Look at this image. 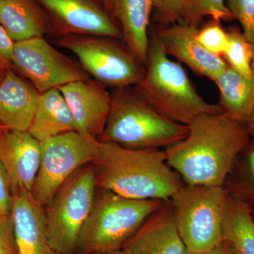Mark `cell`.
I'll use <instances>...</instances> for the list:
<instances>
[{
  "label": "cell",
  "instance_id": "6da1fadb",
  "mask_svg": "<svg viewBox=\"0 0 254 254\" xmlns=\"http://www.w3.org/2000/svg\"><path fill=\"white\" fill-rule=\"evenodd\" d=\"M250 137L247 126L224 113L203 115L185 139L165 148L167 163L187 185L224 187Z\"/></svg>",
  "mask_w": 254,
  "mask_h": 254
},
{
  "label": "cell",
  "instance_id": "7a4b0ae2",
  "mask_svg": "<svg viewBox=\"0 0 254 254\" xmlns=\"http://www.w3.org/2000/svg\"><path fill=\"white\" fill-rule=\"evenodd\" d=\"M97 189L137 200H170L183 185L165 150L128 149L99 141L93 163Z\"/></svg>",
  "mask_w": 254,
  "mask_h": 254
},
{
  "label": "cell",
  "instance_id": "3957f363",
  "mask_svg": "<svg viewBox=\"0 0 254 254\" xmlns=\"http://www.w3.org/2000/svg\"><path fill=\"white\" fill-rule=\"evenodd\" d=\"M145 67L134 88L166 118L189 126L201 115L222 113L218 105L207 103L197 93L186 70L169 58L157 34L150 36Z\"/></svg>",
  "mask_w": 254,
  "mask_h": 254
},
{
  "label": "cell",
  "instance_id": "277c9868",
  "mask_svg": "<svg viewBox=\"0 0 254 254\" xmlns=\"http://www.w3.org/2000/svg\"><path fill=\"white\" fill-rule=\"evenodd\" d=\"M129 88H120L112 95L109 117L98 141L128 149H160L186 138L188 125L164 116Z\"/></svg>",
  "mask_w": 254,
  "mask_h": 254
},
{
  "label": "cell",
  "instance_id": "5b68a950",
  "mask_svg": "<svg viewBox=\"0 0 254 254\" xmlns=\"http://www.w3.org/2000/svg\"><path fill=\"white\" fill-rule=\"evenodd\" d=\"M165 201L132 199L98 189L91 212L80 232L76 254L123 250L128 239Z\"/></svg>",
  "mask_w": 254,
  "mask_h": 254
},
{
  "label": "cell",
  "instance_id": "8992f818",
  "mask_svg": "<svg viewBox=\"0 0 254 254\" xmlns=\"http://www.w3.org/2000/svg\"><path fill=\"white\" fill-rule=\"evenodd\" d=\"M229 194L224 187L182 186L170 198L179 234L189 254H203L224 242Z\"/></svg>",
  "mask_w": 254,
  "mask_h": 254
},
{
  "label": "cell",
  "instance_id": "52a82bcc",
  "mask_svg": "<svg viewBox=\"0 0 254 254\" xmlns=\"http://www.w3.org/2000/svg\"><path fill=\"white\" fill-rule=\"evenodd\" d=\"M92 164L73 173L46 206L50 245L58 254H76L78 237L96 193Z\"/></svg>",
  "mask_w": 254,
  "mask_h": 254
},
{
  "label": "cell",
  "instance_id": "ba28073f",
  "mask_svg": "<svg viewBox=\"0 0 254 254\" xmlns=\"http://www.w3.org/2000/svg\"><path fill=\"white\" fill-rule=\"evenodd\" d=\"M59 46L72 53L83 69L105 87L136 86L145 67L120 40L110 37L68 35L57 38Z\"/></svg>",
  "mask_w": 254,
  "mask_h": 254
},
{
  "label": "cell",
  "instance_id": "9c48e42d",
  "mask_svg": "<svg viewBox=\"0 0 254 254\" xmlns=\"http://www.w3.org/2000/svg\"><path fill=\"white\" fill-rule=\"evenodd\" d=\"M99 141L76 131L41 142V159L31 190L35 199L46 207L73 173L94 162Z\"/></svg>",
  "mask_w": 254,
  "mask_h": 254
},
{
  "label": "cell",
  "instance_id": "30bf717a",
  "mask_svg": "<svg viewBox=\"0 0 254 254\" xmlns=\"http://www.w3.org/2000/svg\"><path fill=\"white\" fill-rule=\"evenodd\" d=\"M11 68L40 93L90 78L81 65L58 51L44 37L16 42Z\"/></svg>",
  "mask_w": 254,
  "mask_h": 254
},
{
  "label": "cell",
  "instance_id": "8fae6325",
  "mask_svg": "<svg viewBox=\"0 0 254 254\" xmlns=\"http://www.w3.org/2000/svg\"><path fill=\"white\" fill-rule=\"evenodd\" d=\"M49 21L51 34L110 37L123 41L121 29L101 0H36Z\"/></svg>",
  "mask_w": 254,
  "mask_h": 254
},
{
  "label": "cell",
  "instance_id": "7c38bea8",
  "mask_svg": "<svg viewBox=\"0 0 254 254\" xmlns=\"http://www.w3.org/2000/svg\"><path fill=\"white\" fill-rule=\"evenodd\" d=\"M67 103L76 131L98 140L106 126L112 95L94 79L80 80L60 87Z\"/></svg>",
  "mask_w": 254,
  "mask_h": 254
},
{
  "label": "cell",
  "instance_id": "4fadbf2b",
  "mask_svg": "<svg viewBox=\"0 0 254 254\" xmlns=\"http://www.w3.org/2000/svg\"><path fill=\"white\" fill-rule=\"evenodd\" d=\"M198 26L180 21L170 25L157 33L165 53L176 58L195 74L213 82L228 65L221 57L211 54L197 41Z\"/></svg>",
  "mask_w": 254,
  "mask_h": 254
},
{
  "label": "cell",
  "instance_id": "5bb4252c",
  "mask_svg": "<svg viewBox=\"0 0 254 254\" xmlns=\"http://www.w3.org/2000/svg\"><path fill=\"white\" fill-rule=\"evenodd\" d=\"M11 220L18 254H58L50 245L45 207L31 191L13 193Z\"/></svg>",
  "mask_w": 254,
  "mask_h": 254
},
{
  "label": "cell",
  "instance_id": "9a60e30c",
  "mask_svg": "<svg viewBox=\"0 0 254 254\" xmlns=\"http://www.w3.org/2000/svg\"><path fill=\"white\" fill-rule=\"evenodd\" d=\"M41 159V142L28 131L6 129L0 133V161L11 181L12 193L18 190L31 191Z\"/></svg>",
  "mask_w": 254,
  "mask_h": 254
},
{
  "label": "cell",
  "instance_id": "2e32d148",
  "mask_svg": "<svg viewBox=\"0 0 254 254\" xmlns=\"http://www.w3.org/2000/svg\"><path fill=\"white\" fill-rule=\"evenodd\" d=\"M123 249L128 254H189L177 230L170 199L145 220Z\"/></svg>",
  "mask_w": 254,
  "mask_h": 254
},
{
  "label": "cell",
  "instance_id": "e0dca14e",
  "mask_svg": "<svg viewBox=\"0 0 254 254\" xmlns=\"http://www.w3.org/2000/svg\"><path fill=\"white\" fill-rule=\"evenodd\" d=\"M40 94L12 68L6 69L0 81V123L9 130L28 131Z\"/></svg>",
  "mask_w": 254,
  "mask_h": 254
},
{
  "label": "cell",
  "instance_id": "ac0fdd59",
  "mask_svg": "<svg viewBox=\"0 0 254 254\" xmlns=\"http://www.w3.org/2000/svg\"><path fill=\"white\" fill-rule=\"evenodd\" d=\"M153 0H115L112 16L118 18L123 41L128 51L145 66L149 49L148 36Z\"/></svg>",
  "mask_w": 254,
  "mask_h": 254
},
{
  "label": "cell",
  "instance_id": "d6986e66",
  "mask_svg": "<svg viewBox=\"0 0 254 254\" xmlns=\"http://www.w3.org/2000/svg\"><path fill=\"white\" fill-rule=\"evenodd\" d=\"M0 25L15 43L51 34L48 18L36 0H0Z\"/></svg>",
  "mask_w": 254,
  "mask_h": 254
},
{
  "label": "cell",
  "instance_id": "ffe728a7",
  "mask_svg": "<svg viewBox=\"0 0 254 254\" xmlns=\"http://www.w3.org/2000/svg\"><path fill=\"white\" fill-rule=\"evenodd\" d=\"M73 131H76V125L59 88L41 93L28 133L43 142Z\"/></svg>",
  "mask_w": 254,
  "mask_h": 254
},
{
  "label": "cell",
  "instance_id": "44dd1931",
  "mask_svg": "<svg viewBox=\"0 0 254 254\" xmlns=\"http://www.w3.org/2000/svg\"><path fill=\"white\" fill-rule=\"evenodd\" d=\"M214 83L218 88V105L222 113L232 120L247 123L254 111V64L250 77L227 66Z\"/></svg>",
  "mask_w": 254,
  "mask_h": 254
},
{
  "label": "cell",
  "instance_id": "7402d4cb",
  "mask_svg": "<svg viewBox=\"0 0 254 254\" xmlns=\"http://www.w3.org/2000/svg\"><path fill=\"white\" fill-rule=\"evenodd\" d=\"M224 242L234 254H254V219L250 205L230 195L223 222Z\"/></svg>",
  "mask_w": 254,
  "mask_h": 254
},
{
  "label": "cell",
  "instance_id": "603a6c76",
  "mask_svg": "<svg viewBox=\"0 0 254 254\" xmlns=\"http://www.w3.org/2000/svg\"><path fill=\"white\" fill-rule=\"evenodd\" d=\"M229 47L222 56L228 66L246 77L253 72L254 49L245 35L239 30L228 32Z\"/></svg>",
  "mask_w": 254,
  "mask_h": 254
},
{
  "label": "cell",
  "instance_id": "cb8c5ba5",
  "mask_svg": "<svg viewBox=\"0 0 254 254\" xmlns=\"http://www.w3.org/2000/svg\"><path fill=\"white\" fill-rule=\"evenodd\" d=\"M207 16L219 23L233 19L226 0H186L183 21L198 27Z\"/></svg>",
  "mask_w": 254,
  "mask_h": 254
},
{
  "label": "cell",
  "instance_id": "d4e9b609",
  "mask_svg": "<svg viewBox=\"0 0 254 254\" xmlns=\"http://www.w3.org/2000/svg\"><path fill=\"white\" fill-rule=\"evenodd\" d=\"M196 40L209 53L221 58L228 49V33L216 21L198 29Z\"/></svg>",
  "mask_w": 254,
  "mask_h": 254
},
{
  "label": "cell",
  "instance_id": "484cf974",
  "mask_svg": "<svg viewBox=\"0 0 254 254\" xmlns=\"http://www.w3.org/2000/svg\"><path fill=\"white\" fill-rule=\"evenodd\" d=\"M227 6L232 17L240 23L242 33L253 47L254 64V0H227Z\"/></svg>",
  "mask_w": 254,
  "mask_h": 254
},
{
  "label": "cell",
  "instance_id": "4316f807",
  "mask_svg": "<svg viewBox=\"0 0 254 254\" xmlns=\"http://www.w3.org/2000/svg\"><path fill=\"white\" fill-rule=\"evenodd\" d=\"M186 0H153V8L160 22L171 25L183 21Z\"/></svg>",
  "mask_w": 254,
  "mask_h": 254
},
{
  "label": "cell",
  "instance_id": "83f0119b",
  "mask_svg": "<svg viewBox=\"0 0 254 254\" xmlns=\"http://www.w3.org/2000/svg\"><path fill=\"white\" fill-rule=\"evenodd\" d=\"M0 254H18L11 215L0 214Z\"/></svg>",
  "mask_w": 254,
  "mask_h": 254
},
{
  "label": "cell",
  "instance_id": "f1b7e54d",
  "mask_svg": "<svg viewBox=\"0 0 254 254\" xmlns=\"http://www.w3.org/2000/svg\"><path fill=\"white\" fill-rule=\"evenodd\" d=\"M13 193L7 171L0 161V214L10 215L12 208Z\"/></svg>",
  "mask_w": 254,
  "mask_h": 254
},
{
  "label": "cell",
  "instance_id": "f546056e",
  "mask_svg": "<svg viewBox=\"0 0 254 254\" xmlns=\"http://www.w3.org/2000/svg\"><path fill=\"white\" fill-rule=\"evenodd\" d=\"M15 42L0 25V71L11 68Z\"/></svg>",
  "mask_w": 254,
  "mask_h": 254
},
{
  "label": "cell",
  "instance_id": "4dcf8cb0",
  "mask_svg": "<svg viewBox=\"0 0 254 254\" xmlns=\"http://www.w3.org/2000/svg\"><path fill=\"white\" fill-rule=\"evenodd\" d=\"M203 254H234L232 251L230 250V247L226 245L225 242L221 244L219 247L215 250L210 251L208 253Z\"/></svg>",
  "mask_w": 254,
  "mask_h": 254
},
{
  "label": "cell",
  "instance_id": "1f68e13d",
  "mask_svg": "<svg viewBox=\"0 0 254 254\" xmlns=\"http://www.w3.org/2000/svg\"><path fill=\"white\" fill-rule=\"evenodd\" d=\"M247 128L248 130L249 134L252 137L254 142V111L251 115L250 119L247 122Z\"/></svg>",
  "mask_w": 254,
  "mask_h": 254
},
{
  "label": "cell",
  "instance_id": "d6a6232c",
  "mask_svg": "<svg viewBox=\"0 0 254 254\" xmlns=\"http://www.w3.org/2000/svg\"><path fill=\"white\" fill-rule=\"evenodd\" d=\"M248 168L251 177L254 184V150L251 152L248 156Z\"/></svg>",
  "mask_w": 254,
  "mask_h": 254
},
{
  "label": "cell",
  "instance_id": "836d02e7",
  "mask_svg": "<svg viewBox=\"0 0 254 254\" xmlns=\"http://www.w3.org/2000/svg\"><path fill=\"white\" fill-rule=\"evenodd\" d=\"M101 1L102 2H103V4H104L105 7L106 8L107 10H108V12H109L112 16L114 1H115V0H101Z\"/></svg>",
  "mask_w": 254,
  "mask_h": 254
},
{
  "label": "cell",
  "instance_id": "e575fe53",
  "mask_svg": "<svg viewBox=\"0 0 254 254\" xmlns=\"http://www.w3.org/2000/svg\"><path fill=\"white\" fill-rule=\"evenodd\" d=\"M93 254H128L125 250H120L113 251V252H105V253Z\"/></svg>",
  "mask_w": 254,
  "mask_h": 254
},
{
  "label": "cell",
  "instance_id": "d590c367",
  "mask_svg": "<svg viewBox=\"0 0 254 254\" xmlns=\"http://www.w3.org/2000/svg\"><path fill=\"white\" fill-rule=\"evenodd\" d=\"M6 129H7V128H6V127L3 126V125H1V123H0V133H1V132L4 131V130Z\"/></svg>",
  "mask_w": 254,
  "mask_h": 254
},
{
  "label": "cell",
  "instance_id": "8d00e7d4",
  "mask_svg": "<svg viewBox=\"0 0 254 254\" xmlns=\"http://www.w3.org/2000/svg\"><path fill=\"white\" fill-rule=\"evenodd\" d=\"M5 71H0V81H1V78H2L3 76H4Z\"/></svg>",
  "mask_w": 254,
  "mask_h": 254
}]
</instances>
